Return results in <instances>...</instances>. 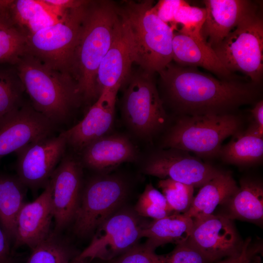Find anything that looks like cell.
I'll return each mask as SVG.
<instances>
[{
	"label": "cell",
	"instance_id": "cell-38",
	"mask_svg": "<svg viewBox=\"0 0 263 263\" xmlns=\"http://www.w3.org/2000/svg\"><path fill=\"white\" fill-rule=\"evenodd\" d=\"M186 2L183 0H160L154 5V8L158 17L164 22L170 23L172 28L176 12Z\"/></svg>",
	"mask_w": 263,
	"mask_h": 263
},
{
	"label": "cell",
	"instance_id": "cell-17",
	"mask_svg": "<svg viewBox=\"0 0 263 263\" xmlns=\"http://www.w3.org/2000/svg\"><path fill=\"white\" fill-rule=\"evenodd\" d=\"M53 188L50 178L42 193L34 201L23 206L16 222L15 247L27 245L33 249L51 233Z\"/></svg>",
	"mask_w": 263,
	"mask_h": 263
},
{
	"label": "cell",
	"instance_id": "cell-14",
	"mask_svg": "<svg viewBox=\"0 0 263 263\" xmlns=\"http://www.w3.org/2000/svg\"><path fill=\"white\" fill-rule=\"evenodd\" d=\"M189 241L207 259L210 263L218 262L239 253L243 242L233 220L224 214H212L193 220Z\"/></svg>",
	"mask_w": 263,
	"mask_h": 263
},
{
	"label": "cell",
	"instance_id": "cell-26",
	"mask_svg": "<svg viewBox=\"0 0 263 263\" xmlns=\"http://www.w3.org/2000/svg\"><path fill=\"white\" fill-rule=\"evenodd\" d=\"M219 155L225 162L237 165L260 162L263 157V138L240 131L222 146Z\"/></svg>",
	"mask_w": 263,
	"mask_h": 263
},
{
	"label": "cell",
	"instance_id": "cell-42",
	"mask_svg": "<svg viewBox=\"0 0 263 263\" xmlns=\"http://www.w3.org/2000/svg\"><path fill=\"white\" fill-rule=\"evenodd\" d=\"M12 25L14 24L11 19L0 17V29Z\"/></svg>",
	"mask_w": 263,
	"mask_h": 263
},
{
	"label": "cell",
	"instance_id": "cell-16",
	"mask_svg": "<svg viewBox=\"0 0 263 263\" xmlns=\"http://www.w3.org/2000/svg\"><path fill=\"white\" fill-rule=\"evenodd\" d=\"M121 86L103 90L78 123L62 132L67 145L83 150L94 141L106 135L114 121L117 92Z\"/></svg>",
	"mask_w": 263,
	"mask_h": 263
},
{
	"label": "cell",
	"instance_id": "cell-22",
	"mask_svg": "<svg viewBox=\"0 0 263 263\" xmlns=\"http://www.w3.org/2000/svg\"><path fill=\"white\" fill-rule=\"evenodd\" d=\"M238 188L231 174L223 171L200 188L189 209L184 214L193 220L214 214L216 208L224 205Z\"/></svg>",
	"mask_w": 263,
	"mask_h": 263
},
{
	"label": "cell",
	"instance_id": "cell-19",
	"mask_svg": "<svg viewBox=\"0 0 263 263\" xmlns=\"http://www.w3.org/2000/svg\"><path fill=\"white\" fill-rule=\"evenodd\" d=\"M172 48V60L178 65L202 67L221 79L238 78L225 67L213 49L203 39L174 32Z\"/></svg>",
	"mask_w": 263,
	"mask_h": 263
},
{
	"label": "cell",
	"instance_id": "cell-4",
	"mask_svg": "<svg viewBox=\"0 0 263 263\" xmlns=\"http://www.w3.org/2000/svg\"><path fill=\"white\" fill-rule=\"evenodd\" d=\"M14 66L32 107L54 124L64 122L82 100L69 74L51 68L27 53Z\"/></svg>",
	"mask_w": 263,
	"mask_h": 263
},
{
	"label": "cell",
	"instance_id": "cell-13",
	"mask_svg": "<svg viewBox=\"0 0 263 263\" xmlns=\"http://www.w3.org/2000/svg\"><path fill=\"white\" fill-rule=\"evenodd\" d=\"M54 124L32 105H22L0 118V159L51 136Z\"/></svg>",
	"mask_w": 263,
	"mask_h": 263
},
{
	"label": "cell",
	"instance_id": "cell-37",
	"mask_svg": "<svg viewBox=\"0 0 263 263\" xmlns=\"http://www.w3.org/2000/svg\"><path fill=\"white\" fill-rule=\"evenodd\" d=\"M137 203L151 207L161 208L172 213L174 212L169 207L162 193L155 188L151 184L146 186Z\"/></svg>",
	"mask_w": 263,
	"mask_h": 263
},
{
	"label": "cell",
	"instance_id": "cell-10",
	"mask_svg": "<svg viewBox=\"0 0 263 263\" xmlns=\"http://www.w3.org/2000/svg\"><path fill=\"white\" fill-rule=\"evenodd\" d=\"M143 171L161 179H170L194 188H201L223 171L189 152L173 148L152 153L145 162Z\"/></svg>",
	"mask_w": 263,
	"mask_h": 263
},
{
	"label": "cell",
	"instance_id": "cell-15",
	"mask_svg": "<svg viewBox=\"0 0 263 263\" xmlns=\"http://www.w3.org/2000/svg\"><path fill=\"white\" fill-rule=\"evenodd\" d=\"M81 165L71 156H63L51 179L54 231L60 233L73 222L82 194Z\"/></svg>",
	"mask_w": 263,
	"mask_h": 263
},
{
	"label": "cell",
	"instance_id": "cell-12",
	"mask_svg": "<svg viewBox=\"0 0 263 263\" xmlns=\"http://www.w3.org/2000/svg\"><path fill=\"white\" fill-rule=\"evenodd\" d=\"M67 145L62 132L30 144L19 150L17 177L26 188H45L64 156Z\"/></svg>",
	"mask_w": 263,
	"mask_h": 263
},
{
	"label": "cell",
	"instance_id": "cell-21",
	"mask_svg": "<svg viewBox=\"0 0 263 263\" xmlns=\"http://www.w3.org/2000/svg\"><path fill=\"white\" fill-rule=\"evenodd\" d=\"M82 160L88 167L103 170L137 158V151L124 135L103 136L89 144L82 150Z\"/></svg>",
	"mask_w": 263,
	"mask_h": 263
},
{
	"label": "cell",
	"instance_id": "cell-41",
	"mask_svg": "<svg viewBox=\"0 0 263 263\" xmlns=\"http://www.w3.org/2000/svg\"><path fill=\"white\" fill-rule=\"evenodd\" d=\"M14 0H0V17L12 20L10 10Z\"/></svg>",
	"mask_w": 263,
	"mask_h": 263
},
{
	"label": "cell",
	"instance_id": "cell-2",
	"mask_svg": "<svg viewBox=\"0 0 263 263\" xmlns=\"http://www.w3.org/2000/svg\"><path fill=\"white\" fill-rule=\"evenodd\" d=\"M117 6L110 0H90L69 74L77 83L82 100L98 98L96 77L119 23Z\"/></svg>",
	"mask_w": 263,
	"mask_h": 263
},
{
	"label": "cell",
	"instance_id": "cell-29",
	"mask_svg": "<svg viewBox=\"0 0 263 263\" xmlns=\"http://www.w3.org/2000/svg\"><path fill=\"white\" fill-rule=\"evenodd\" d=\"M27 35L14 25L0 29V64L15 65L27 53Z\"/></svg>",
	"mask_w": 263,
	"mask_h": 263
},
{
	"label": "cell",
	"instance_id": "cell-5",
	"mask_svg": "<svg viewBox=\"0 0 263 263\" xmlns=\"http://www.w3.org/2000/svg\"><path fill=\"white\" fill-rule=\"evenodd\" d=\"M242 124L232 113L184 115L168 132L163 146L213 157L219 155L225 139L241 131Z\"/></svg>",
	"mask_w": 263,
	"mask_h": 263
},
{
	"label": "cell",
	"instance_id": "cell-25",
	"mask_svg": "<svg viewBox=\"0 0 263 263\" xmlns=\"http://www.w3.org/2000/svg\"><path fill=\"white\" fill-rule=\"evenodd\" d=\"M26 187L17 176L0 175V225L14 241L16 222L24 202Z\"/></svg>",
	"mask_w": 263,
	"mask_h": 263
},
{
	"label": "cell",
	"instance_id": "cell-9",
	"mask_svg": "<svg viewBox=\"0 0 263 263\" xmlns=\"http://www.w3.org/2000/svg\"><path fill=\"white\" fill-rule=\"evenodd\" d=\"M127 191L126 183L118 176L102 175L91 179L82 191L73 221L75 232L80 236L92 233L112 215Z\"/></svg>",
	"mask_w": 263,
	"mask_h": 263
},
{
	"label": "cell",
	"instance_id": "cell-33",
	"mask_svg": "<svg viewBox=\"0 0 263 263\" xmlns=\"http://www.w3.org/2000/svg\"><path fill=\"white\" fill-rule=\"evenodd\" d=\"M111 261V263H167V255L156 254L155 250L145 244H136Z\"/></svg>",
	"mask_w": 263,
	"mask_h": 263
},
{
	"label": "cell",
	"instance_id": "cell-34",
	"mask_svg": "<svg viewBox=\"0 0 263 263\" xmlns=\"http://www.w3.org/2000/svg\"><path fill=\"white\" fill-rule=\"evenodd\" d=\"M167 254V263H210L206 257L189 241L176 244Z\"/></svg>",
	"mask_w": 263,
	"mask_h": 263
},
{
	"label": "cell",
	"instance_id": "cell-3",
	"mask_svg": "<svg viewBox=\"0 0 263 263\" xmlns=\"http://www.w3.org/2000/svg\"><path fill=\"white\" fill-rule=\"evenodd\" d=\"M117 10L133 63L153 74L171 63L174 29L158 17L152 0L124 1Z\"/></svg>",
	"mask_w": 263,
	"mask_h": 263
},
{
	"label": "cell",
	"instance_id": "cell-27",
	"mask_svg": "<svg viewBox=\"0 0 263 263\" xmlns=\"http://www.w3.org/2000/svg\"><path fill=\"white\" fill-rule=\"evenodd\" d=\"M32 250L26 263H68L73 256L67 242L54 231Z\"/></svg>",
	"mask_w": 263,
	"mask_h": 263
},
{
	"label": "cell",
	"instance_id": "cell-35",
	"mask_svg": "<svg viewBox=\"0 0 263 263\" xmlns=\"http://www.w3.org/2000/svg\"><path fill=\"white\" fill-rule=\"evenodd\" d=\"M263 251L261 241H254L249 237L244 241L239 253L225 258L216 263H261Z\"/></svg>",
	"mask_w": 263,
	"mask_h": 263
},
{
	"label": "cell",
	"instance_id": "cell-1",
	"mask_svg": "<svg viewBox=\"0 0 263 263\" xmlns=\"http://www.w3.org/2000/svg\"><path fill=\"white\" fill-rule=\"evenodd\" d=\"M158 73L167 100L184 115L231 113L260 94L259 84L250 80L221 79L196 67L170 63Z\"/></svg>",
	"mask_w": 263,
	"mask_h": 263
},
{
	"label": "cell",
	"instance_id": "cell-23",
	"mask_svg": "<svg viewBox=\"0 0 263 263\" xmlns=\"http://www.w3.org/2000/svg\"><path fill=\"white\" fill-rule=\"evenodd\" d=\"M223 214L231 220L238 219L261 225L263 219V187L258 180L244 178L237 191L224 205Z\"/></svg>",
	"mask_w": 263,
	"mask_h": 263
},
{
	"label": "cell",
	"instance_id": "cell-8",
	"mask_svg": "<svg viewBox=\"0 0 263 263\" xmlns=\"http://www.w3.org/2000/svg\"><path fill=\"white\" fill-rule=\"evenodd\" d=\"M89 1L69 10L58 23L27 36V53L51 68L69 74Z\"/></svg>",
	"mask_w": 263,
	"mask_h": 263
},
{
	"label": "cell",
	"instance_id": "cell-20",
	"mask_svg": "<svg viewBox=\"0 0 263 263\" xmlns=\"http://www.w3.org/2000/svg\"><path fill=\"white\" fill-rule=\"evenodd\" d=\"M113 41L98 69L96 91L98 97L107 89L121 86L131 73L132 60L128 40L119 17Z\"/></svg>",
	"mask_w": 263,
	"mask_h": 263
},
{
	"label": "cell",
	"instance_id": "cell-39",
	"mask_svg": "<svg viewBox=\"0 0 263 263\" xmlns=\"http://www.w3.org/2000/svg\"><path fill=\"white\" fill-rule=\"evenodd\" d=\"M10 240L0 227V263H9L10 257Z\"/></svg>",
	"mask_w": 263,
	"mask_h": 263
},
{
	"label": "cell",
	"instance_id": "cell-18",
	"mask_svg": "<svg viewBox=\"0 0 263 263\" xmlns=\"http://www.w3.org/2000/svg\"><path fill=\"white\" fill-rule=\"evenodd\" d=\"M203 2L206 16L200 33L212 48L223 41L254 4L247 0H205Z\"/></svg>",
	"mask_w": 263,
	"mask_h": 263
},
{
	"label": "cell",
	"instance_id": "cell-28",
	"mask_svg": "<svg viewBox=\"0 0 263 263\" xmlns=\"http://www.w3.org/2000/svg\"><path fill=\"white\" fill-rule=\"evenodd\" d=\"M24 91L16 69L0 68V118L22 105Z\"/></svg>",
	"mask_w": 263,
	"mask_h": 263
},
{
	"label": "cell",
	"instance_id": "cell-32",
	"mask_svg": "<svg viewBox=\"0 0 263 263\" xmlns=\"http://www.w3.org/2000/svg\"><path fill=\"white\" fill-rule=\"evenodd\" d=\"M47 10L53 12L51 6L45 0H18L14 1L10 15L14 25L22 30L28 21Z\"/></svg>",
	"mask_w": 263,
	"mask_h": 263
},
{
	"label": "cell",
	"instance_id": "cell-31",
	"mask_svg": "<svg viewBox=\"0 0 263 263\" xmlns=\"http://www.w3.org/2000/svg\"><path fill=\"white\" fill-rule=\"evenodd\" d=\"M206 11L205 8L190 5L186 2L176 12L172 28L177 24L181 25L178 32L194 38L203 39L201 30L205 22Z\"/></svg>",
	"mask_w": 263,
	"mask_h": 263
},
{
	"label": "cell",
	"instance_id": "cell-6",
	"mask_svg": "<svg viewBox=\"0 0 263 263\" xmlns=\"http://www.w3.org/2000/svg\"><path fill=\"white\" fill-rule=\"evenodd\" d=\"M231 73L240 72L260 84L263 74V19L254 4L236 26L219 45L212 48Z\"/></svg>",
	"mask_w": 263,
	"mask_h": 263
},
{
	"label": "cell",
	"instance_id": "cell-36",
	"mask_svg": "<svg viewBox=\"0 0 263 263\" xmlns=\"http://www.w3.org/2000/svg\"><path fill=\"white\" fill-rule=\"evenodd\" d=\"M65 16H59L52 10L44 11L38 14L28 21L22 30L27 36L34 34L58 23L63 19Z\"/></svg>",
	"mask_w": 263,
	"mask_h": 263
},
{
	"label": "cell",
	"instance_id": "cell-30",
	"mask_svg": "<svg viewBox=\"0 0 263 263\" xmlns=\"http://www.w3.org/2000/svg\"><path fill=\"white\" fill-rule=\"evenodd\" d=\"M158 185L173 212L185 213L189 209L194 198L193 186L170 179H161Z\"/></svg>",
	"mask_w": 263,
	"mask_h": 263
},
{
	"label": "cell",
	"instance_id": "cell-11",
	"mask_svg": "<svg viewBox=\"0 0 263 263\" xmlns=\"http://www.w3.org/2000/svg\"><path fill=\"white\" fill-rule=\"evenodd\" d=\"M142 227L130 211L113 214L97 227L89 245L75 258L112 261L137 244Z\"/></svg>",
	"mask_w": 263,
	"mask_h": 263
},
{
	"label": "cell",
	"instance_id": "cell-7",
	"mask_svg": "<svg viewBox=\"0 0 263 263\" xmlns=\"http://www.w3.org/2000/svg\"><path fill=\"white\" fill-rule=\"evenodd\" d=\"M153 74L142 69L131 74L125 81L127 85L122 99V112L126 123L136 135L143 138L156 133L167 120Z\"/></svg>",
	"mask_w": 263,
	"mask_h": 263
},
{
	"label": "cell",
	"instance_id": "cell-40",
	"mask_svg": "<svg viewBox=\"0 0 263 263\" xmlns=\"http://www.w3.org/2000/svg\"><path fill=\"white\" fill-rule=\"evenodd\" d=\"M251 113L254 120L253 122L261 127H263V100H260L256 103L253 108L251 110Z\"/></svg>",
	"mask_w": 263,
	"mask_h": 263
},
{
	"label": "cell",
	"instance_id": "cell-43",
	"mask_svg": "<svg viewBox=\"0 0 263 263\" xmlns=\"http://www.w3.org/2000/svg\"><path fill=\"white\" fill-rule=\"evenodd\" d=\"M91 261L89 259H79L75 257L68 263H90Z\"/></svg>",
	"mask_w": 263,
	"mask_h": 263
},
{
	"label": "cell",
	"instance_id": "cell-24",
	"mask_svg": "<svg viewBox=\"0 0 263 263\" xmlns=\"http://www.w3.org/2000/svg\"><path fill=\"white\" fill-rule=\"evenodd\" d=\"M193 225L191 218L184 213L174 212L142 226L140 238H147L144 244L155 250L167 243L177 244L187 241L190 236Z\"/></svg>",
	"mask_w": 263,
	"mask_h": 263
}]
</instances>
